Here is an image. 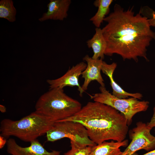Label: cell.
<instances>
[{"label": "cell", "mask_w": 155, "mask_h": 155, "mask_svg": "<svg viewBox=\"0 0 155 155\" xmlns=\"http://www.w3.org/2000/svg\"><path fill=\"white\" fill-rule=\"evenodd\" d=\"M128 143L127 140L121 142L105 141L92 146L89 155H121L122 152L120 148L127 146Z\"/></svg>", "instance_id": "cell-13"}, {"label": "cell", "mask_w": 155, "mask_h": 155, "mask_svg": "<svg viewBox=\"0 0 155 155\" xmlns=\"http://www.w3.org/2000/svg\"><path fill=\"white\" fill-rule=\"evenodd\" d=\"M100 92L90 95L94 101L109 106L121 113L126 119L129 126L133 116L137 113L146 111L149 106L147 101H140L131 97L127 98L117 97L110 93L105 86H100Z\"/></svg>", "instance_id": "cell-5"}, {"label": "cell", "mask_w": 155, "mask_h": 155, "mask_svg": "<svg viewBox=\"0 0 155 155\" xmlns=\"http://www.w3.org/2000/svg\"><path fill=\"white\" fill-rule=\"evenodd\" d=\"M16 9L12 0H1L0 1V18L7 20L9 22L16 20Z\"/></svg>", "instance_id": "cell-16"}, {"label": "cell", "mask_w": 155, "mask_h": 155, "mask_svg": "<svg viewBox=\"0 0 155 155\" xmlns=\"http://www.w3.org/2000/svg\"><path fill=\"white\" fill-rule=\"evenodd\" d=\"M152 13V18L148 19V21L150 26L155 27V11H153Z\"/></svg>", "instance_id": "cell-19"}, {"label": "cell", "mask_w": 155, "mask_h": 155, "mask_svg": "<svg viewBox=\"0 0 155 155\" xmlns=\"http://www.w3.org/2000/svg\"><path fill=\"white\" fill-rule=\"evenodd\" d=\"M48 141L53 142L61 139L67 138L70 140L88 146L96 145L89 138L87 130L82 124L69 121L55 122L47 132Z\"/></svg>", "instance_id": "cell-6"}, {"label": "cell", "mask_w": 155, "mask_h": 155, "mask_svg": "<svg viewBox=\"0 0 155 155\" xmlns=\"http://www.w3.org/2000/svg\"><path fill=\"white\" fill-rule=\"evenodd\" d=\"M153 115L150 121L146 124L148 127L151 130L155 127V106L153 108Z\"/></svg>", "instance_id": "cell-18"}, {"label": "cell", "mask_w": 155, "mask_h": 155, "mask_svg": "<svg viewBox=\"0 0 155 155\" xmlns=\"http://www.w3.org/2000/svg\"><path fill=\"white\" fill-rule=\"evenodd\" d=\"M0 111L1 113H5L6 112V108L4 106L0 105Z\"/></svg>", "instance_id": "cell-22"}, {"label": "cell", "mask_w": 155, "mask_h": 155, "mask_svg": "<svg viewBox=\"0 0 155 155\" xmlns=\"http://www.w3.org/2000/svg\"><path fill=\"white\" fill-rule=\"evenodd\" d=\"M117 64L113 62L108 64L103 61L101 67V71L109 78L110 84L112 87V94L115 96L121 98H127L129 96L138 99H141L142 95L140 93H130L123 90L115 81L113 78L114 72L117 67Z\"/></svg>", "instance_id": "cell-12"}, {"label": "cell", "mask_w": 155, "mask_h": 155, "mask_svg": "<svg viewBox=\"0 0 155 155\" xmlns=\"http://www.w3.org/2000/svg\"><path fill=\"white\" fill-rule=\"evenodd\" d=\"M61 121L82 124L87 129L90 139L96 144L109 140L123 141L128 132L127 121L121 113L96 102H88L74 115Z\"/></svg>", "instance_id": "cell-2"}, {"label": "cell", "mask_w": 155, "mask_h": 155, "mask_svg": "<svg viewBox=\"0 0 155 155\" xmlns=\"http://www.w3.org/2000/svg\"><path fill=\"white\" fill-rule=\"evenodd\" d=\"M146 124L137 123L136 126L129 132L131 141L121 155H132L137 151H150L155 149V136L152 135Z\"/></svg>", "instance_id": "cell-7"}, {"label": "cell", "mask_w": 155, "mask_h": 155, "mask_svg": "<svg viewBox=\"0 0 155 155\" xmlns=\"http://www.w3.org/2000/svg\"><path fill=\"white\" fill-rule=\"evenodd\" d=\"M71 3V0H50L47 6V12L38 20L40 22L48 20H63L67 18Z\"/></svg>", "instance_id": "cell-11"}, {"label": "cell", "mask_w": 155, "mask_h": 155, "mask_svg": "<svg viewBox=\"0 0 155 155\" xmlns=\"http://www.w3.org/2000/svg\"><path fill=\"white\" fill-rule=\"evenodd\" d=\"M95 32L92 37L86 42L89 48H92L93 54L92 57L94 59H103L107 44L103 35L102 29L96 28Z\"/></svg>", "instance_id": "cell-14"}, {"label": "cell", "mask_w": 155, "mask_h": 155, "mask_svg": "<svg viewBox=\"0 0 155 155\" xmlns=\"http://www.w3.org/2000/svg\"><path fill=\"white\" fill-rule=\"evenodd\" d=\"M132 155H139L137 153H135ZM141 155H155V149L151 151H149L147 153Z\"/></svg>", "instance_id": "cell-21"}, {"label": "cell", "mask_w": 155, "mask_h": 155, "mask_svg": "<svg viewBox=\"0 0 155 155\" xmlns=\"http://www.w3.org/2000/svg\"><path fill=\"white\" fill-rule=\"evenodd\" d=\"M71 149L64 155H89L92 146H85L70 140Z\"/></svg>", "instance_id": "cell-17"}, {"label": "cell", "mask_w": 155, "mask_h": 155, "mask_svg": "<svg viewBox=\"0 0 155 155\" xmlns=\"http://www.w3.org/2000/svg\"><path fill=\"white\" fill-rule=\"evenodd\" d=\"M133 7L125 10L116 4L113 11L105 17L106 24L102 29L107 46L104 55H120L123 60L138 61V57L147 61V48L155 39L148 18L140 12L135 14Z\"/></svg>", "instance_id": "cell-1"}, {"label": "cell", "mask_w": 155, "mask_h": 155, "mask_svg": "<svg viewBox=\"0 0 155 155\" xmlns=\"http://www.w3.org/2000/svg\"><path fill=\"white\" fill-rule=\"evenodd\" d=\"M83 59L86 62L87 65L81 74L82 77L84 79V83L81 86L83 93L87 89L90 83L93 81H96L100 86H105L101 74L103 59H94L88 55L84 57Z\"/></svg>", "instance_id": "cell-10"}, {"label": "cell", "mask_w": 155, "mask_h": 155, "mask_svg": "<svg viewBox=\"0 0 155 155\" xmlns=\"http://www.w3.org/2000/svg\"><path fill=\"white\" fill-rule=\"evenodd\" d=\"M80 103L65 94L63 89L57 88L41 95L35 105V111L54 122L69 117L82 108Z\"/></svg>", "instance_id": "cell-4"}, {"label": "cell", "mask_w": 155, "mask_h": 155, "mask_svg": "<svg viewBox=\"0 0 155 155\" xmlns=\"http://www.w3.org/2000/svg\"><path fill=\"white\" fill-rule=\"evenodd\" d=\"M87 65L85 62H80L73 66L60 77L55 79L48 80L47 82L49 85L50 89L57 88L63 89L67 86H76L78 87L80 95L82 96L83 93L79 82V78Z\"/></svg>", "instance_id": "cell-8"}, {"label": "cell", "mask_w": 155, "mask_h": 155, "mask_svg": "<svg viewBox=\"0 0 155 155\" xmlns=\"http://www.w3.org/2000/svg\"><path fill=\"white\" fill-rule=\"evenodd\" d=\"M113 0H96L93 3L94 5L98 8L95 14L90 19L96 28H100L104 21L105 16L110 11V7L113 2Z\"/></svg>", "instance_id": "cell-15"}, {"label": "cell", "mask_w": 155, "mask_h": 155, "mask_svg": "<svg viewBox=\"0 0 155 155\" xmlns=\"http://www.w3.org/2000/svg\"><path fill=\"white\" fill-rule=\"evenodd\" d=\"M55 122L35 111L18 120L3 119L0 123V135L5 138L13 136L30 142L46 134Z\"/></svg>", "instance_id": "cell-3"}, {"label": "cell", "mask_w": 155, "mask_h": 155, "mask_svg": "<svg viewBox=\"0 0 155 155\" xmlns=\"http://www.w3.org/2000/svg\"><path fill=\"white\" fill-rule=\"evenodd\" d=\"M28 147H22L19 146L15 140L12 138L7 141L6 145L7 152L12 155H59L60 152L53 150L47 151L37 139L31 142Z\"/></svg>", "instance_id": "cell-9"}, {"label": "cell", "mask_w": 155, "mask_h": 155, "mask_svg": "<svg viewBox=\"0 0 155 155\" xmlns=\"http://www.w3.org/2000/svg\"></svg>", "instance_id": "cell-23"}, {"label": "cell", "mask_w": 155, "mask_h": 155, "mask_svg": "<svg viewBox=\"0 0 155 155\" xmlns=\"http://www.w3.org/2000/svg\"><path fill=\"white\" fill-rule=\"evenodd\" d=\"M6 138L1 135H0V148H2L7 142Z\"/></svg>", "instance_id": "cell-20"}]
</instances>
